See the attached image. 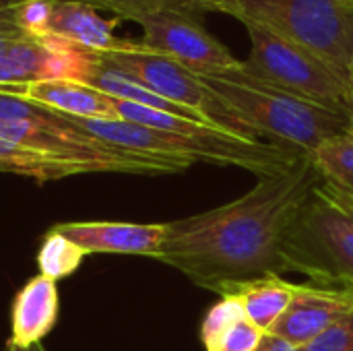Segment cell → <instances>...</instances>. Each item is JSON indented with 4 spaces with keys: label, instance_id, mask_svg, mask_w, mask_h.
Listing matches in <instances>:
<instances>
[{
    "label": "cell",
    "instance_id": "obj_1",
    "mask_svg": "<svg viewBox=\"0 0 353 351\" xmlns=\"http://www.w3.org/2000/svg\"><path fill=\"white\" fill-rule=\"evenodd\" d=\"M321 180L312 157L298 159L285 172L259 176L240 199L168 221L155 261L219 296L236 283L281 275L288 228Z\"/></svg>",
    "mask_w": 353,
    "mask_h": 351
},
{
    "label": "cell",
    "instance_id": "obj_2",
    "mask_svg": "<svg viewBox=\"0 0 353 351\" xmlns=\"http://www.w3.org/2000/svg\"><path fill=\"white\" fill-rule=\"evenodd\" d=\"M201 79L261 139L269 137L271 143L302 157H312L329 139L352 132L347 112L308 101L263 83L248 74L242 62L232 70L205 74Z\"/></svg>",
    "mask_w": 353,
    "mask_h": 351
},
{
    "label": "cell",
    "instance_id": "obj_3",
    "mask_svg": "<svg viewBox=\"0 0 353 351\" xmlns=\"http://www.w3.org/2000/svg\"><path fill=\"white\" fill-rule=\"evenodd\" d=\"M66 118L77 130L85 132L87 137L124 151L168 157V159H182L190 163L207 161L215 166L242 168L256 176H271V174L285 172L298 159H302V155L281 145L248 141L219 128H207L196 134H180V132H168V130H157L143 124L126 122L120 118L116 120H87V118H70V116Z\"/></svg>",
    "mask_w": 353,
    "mask_h": 351
},
{
    "label": "cell",
    "instance_id": "obj_4",
    "mask_svg": "<svg viewBox=\"0 0 353 351\" xmlns=\"http://www.w3.org/2000/svg\"><path fill=\"white\" fill-rule=\"evenodd\" d=\"M283 271L316 285L353 288V197L321 180L283 240Z\"/></svg>",
    "mask_w": 353,
    "mask_h": 351
},
{
    "label": "cell",
    "instance_id": "obj_5",
    "mask_svg": "<svg viewBox=\"0 0 353 351\" xmlns=\"http://www.w3.org/2000/svg\"><path fill=\"white\" fill-rule=\"evenodd\" d=\"M221 12L308 50L345 81L353 70L352 0H219Z\"/></svg>",
    "mask_w": 353,
    "mask_h": 351
},
{
    "label": "cell",
    "instance_id": "obj_6",
    "mask_svg": "<svg viewBox=\"0 0 353 351\" xmlns=\"http://www.w3.org/2000/svg\"><path fill=\"white\" fill-rule=\"evenodd\" d=\"M250 54L242 68L254 79L308 101L347 112L350 81L298 43L256 23H244Z\"/></svg>",
    "mask_w": 353,
    "mask_h": 351
},
{
    "label": "cell",
    "instance_id": "obj_7",
    "mask_svg": "<svg viewBox=\"0 0 353 351\" xmlns=\"http://www.w3.org/2000/svg\"><path fill=\"white\" fill-rule=\"evenodd\" d=\"M108 64L124 70L132 79H137L141 85L157 93L159 97L186 108L194 116H199L203 122L234 132L248 141H261V137L240 118L236 116L207 85L205 81L178 64L176 60L143 48L139 41L128 43L122 50L99 54Z\"/></svg>",
    "mask_w": 353,
    "mask_h": 351
},
{
    "label": "cell",
    "instance_id": "obj_8",
    "mask_svg": "<svg viewBox=\"0 0 353 351\" xmlns=\"http://www.w3.org/2000/svg\"><path fill=\"white\" fill-rule=\"evenodd\" d=\"M199 19L176 10L147 14L137 21L143 27V39L139 43L176 60L199 77L236 68L242 60L213 37Z\"/></svg>",
    "mask_w": 353,
    "mask_h": 351
},
{
    "label": "cell",
    "instance_id": "obj_9",
    "mask_svg": "<svg viewBox=\"0 0 353 351\" xmlns=\"http://www.w3.org/2000/svg\"><path fill=\"white\" fill-rule=\"evenodd\" d=\"M352 314L353 288L302 283L283 317L271 329V335L296 348H306Z\"/></svg>",
    "mask_w": 353,
    "mask_h": 351
},
{
    "label": "cell",
    "instance_id": "obj_10",
    "mask_svg": "<svg viewBox=\"0 0 353 351\" xmlns=\"http://www.w3.org/2000/svg\"><path fill=\"white\" fill-rule=\"evenodd\" d=\"M52 230L74 242L87 254H132L151 257L159 252L165 238V223H122V221H70Z\"/></svg>",
    "mask_w": 353,
    "mask_h": 351
},
{
    "label": "cell",
    "instance_id": "obj_11",
    "mask_svg": "<svg viewBox=\"0 0 353 351\" xmlns=\"http://www.w3.org/2000/svg\"><path fill=\"white\" fill-rule=\"evenodd\" d=\"M60 300L56 281L35 275L12 298L10 306V339L8 345L29 350L54 329L58 321Z\"/></svg>",
    "mask_w": 353,
    "mask_h": 351
},
{
    "label": "cell",
    "instance_id": "obj_12",
    "mask_svg": "<svg viewBox=\"0 0 353 351\" xmlns=\"http://www.w3.org/2000/svg\"><path fill=\"white\" fill-rule=\"evenodd\" d=\"M17 95L56 114L87 120H116V99L77 81H35L21 85Z\"/></svg>",
    "mask_w": 353,
    "mask_h": 351
},
{
    "label": "cell",
    "instance_id": "obj_13",
    "mask_svg": "<svg viewBox=\"0 0 353 351\" xmlns=\"http://www.w3.org/2000/svg\"><path fill=\"white\" fill-rule=\"evenodd\" d=\"M48 33L97 54L116 52L130 43L114 35V23L105 21L95 6L77 0H52Z\"/></svg>",
    "mask_w": 353,
    "mask_h": 351
},
{
    "label": "cell",
    "instance_id": "obj_14",
    "mask_svg": "<svg viewBox=\"0 0 353 351\" xmlns=\"http://www.w3.org/2000/svg\"><path fill=\"white\" fill-rule=\"evenodd\" d=\"M298 283H290L281 275H267L244 283H236L228 288L221 294V298H236L244 310V317L263 333H271V329L277 325V321L292 304Z\"/></svg>",
    "mask_w": 353,
    "mask_h": 351
},
{
    "label": "cell",
    "instance_id": "obj_15",
    "mask_svg": "<svg viewBox=\"0 0 353 351\" xmlns=\"http://www.w3.org/2000/svg\"><path fill=\"white\" fill-rule=\"evenodd\" d=\"M85 85H89V87L114 97V99H120V101H130V103L147 106V108H153V110H161V112H170V114H176V116H184V118L203 122L199 116H194L186 108H180V106L159 97L157 93H153L151 89L141 85L137 79H132L124 70L108 64L99 54H97V62H95L93 70L89 72Z\"/></svg>",
    "mask_w": 353,
    "mask_h": 351
},
{
    "label": "cell",
    "instance_id": "obj_16",
    "mask_svg": "<svg viewBox=\"0 0 353 351\" xmlns=\"http://www.w3.org/2000/svg\"><path fill=\"white\" fill-rule=\"evenodd\" d=\"M0 172L31 176L37 182H50V180L68 178L74 174H85L79 166L48 157L35 149L23 147L2 137H0Z\"/></svg>",
    "mask_w": 353,
    "mask_h": 351
},
{
    "label": "cell",
    "instance_id": "obj_17",
    "mask_svg": "<svg viewBox=\"0 0 353 351\" xmlns=\"http://www.w3.org/2000/svg\"><path fill=\"white\" fill-rule=\"evenodd\" d=\"M91 4L95 8H105L122 19L139 21L147 14L161 10H176L194 17H203L205 12H221L219 0H77Z\"/></svg>",
    "mask_w": 353,
    "mask_h": 351
},
{
    "label": "cell",
    "instance_id": "obj_18",
    "mask_svg": "<svg viewBox=\"0 0 353 351\" xmlns=\"http://www.w3.org/2000/svg\"><path fill=\"white\" fill-rule=\"evenodd\" d=\"M325 182L353 197V134H339L323 143L312 155Z\"/></svg>",
    "mask_w": 353,
    "mask_h": 351
},
{
    "label": "cell",
    "instance_id": "obj_19",
    "mask_svg": "<svg viewBox=\"0 0 353 351\" xmlns=\"http://www.w3.org/2000/svg\"><path fill=\"white\" fill-rule=\"evenodd\" d=\"M83 259L85 252L74 242H70L68 238H64L62 234L50 228L41 238V246L37 250L39 275L52 281L64 279L83 265Z\"/></svg>",
    "mask_w": 353,
    "mask_h": 351
},
{
    "label": "cell",
    "instance_id": "obj_20",
    "mask_svg": "<svg viewBox=\"0 0 353 351\" xmlns=\"http://www.w3.org/2000/svg\"><path fill=\"white\" fill-rule=\"evenodd\" d=\"M246 319L244 310L240 306V302L232 296H223L203 319L201 323V343L209 345L211 341H215L225 329H230L234 323Z\"/></svg>",
    "mask_w": 353,
    "mask_h": 351
},
{
    "label": "cell",
    "instance_id": "obj_21",
    "mask_svg": "<svg viewBox=\"0 0 353 351\" xmlns=\"http://www.w3.org/2000/svg\"><path fill=\"white\" fill-rule=\"evenodd\" d=\"M267 333H263L259 327H254L248 319H242L234 323L230 329H225L215 341L205 345L207 351H256L261 348Z\"/></svg>",
    "mask_w": 353,
    "mask_h": 351
},
{
    "label": "cell",
    "instance_id": "obj_22",
    "mask_svg": "<svg viewBox=\"0 0 353 351\" xmlns=\"http://www.w3.org/2000/svg\"><path fill=\"white\" fill-rule=\"evenodd\" d=\"M56 112L37 106L17 93L0 89V124L4 122H50Z\"/></svg>",
    "mask_w": 353,
    "mask_h": 351
},
{
    "label": "cell",
    "instance_id": "obj_23",
    "mask_svg": "<svg viewBox=\"0 0 353 351\" xmlns=\"http://www.w3.org/2000/svg\"><path fill=\"white\" fill-rule=\"evenodd\" d=\"M17 21L29 37H41L48 33L52 0H25L14 6Z\"/></svg>",
    "mask_w": 353,
    "mask_h": 351
},
{
    "label": "cell",
    "instance_id": "obj_24",
    "mask_svg": "<svg viewBox=\"0 0 353 351\" xmlns=\"http://www.w3.org/2000/svg\"><path fill=\"white\" fill-rule=\"evenodd\" d=\"M302 351H353V314L310 341Z\"/></svg>",
    "mask_w": 353,
    "mask_h": 351
},
{
    "label": "cell",
    "instance_id": "obj_25",
    "mask_svg": "<svg viewBox=\"0 0 353 351\" xmlns=\"http://www.w3.org/2000/svg\"><path fill=\"white\" fill-rule=\"evenodd\" d=\"M25 35H27V33L21 29V25H19V21H17L14 6L0 10V52H2L4 48H8L12 41L25 37Z\"/></svg>",
    "mask_w": 353,
    "mask_h": 351
},
{
    "label": "cell",
    "instance_id": "obj_26",
    "mask_svg": "<svg viewBox=\"0 0 353 351\" xmlns=\"http://www.w3.org/2000/svg\"><path fill=\"white\" fill-rule=\"evenodd\" d=\"M256 351H302V348H296V345H292V343H288V341L267 333L263 343H261V348Z\"/></svg>",
    "mask_w": 353,
    "mask_h": 351
},
{
    "label": "cell",
    "instance_id": "obj_27",
    "mask_svg": "<svg viewBox=\"0 0 353 351\" xmlns=\"http://www.w3.org/2000/svg\"><path fill=\"white\" fill-rule=\"evenodd\" d=\"M347 114L352 118V134H353V70L352 77H350V106H347Z\"/></svg>",
    "mask_w": 353,
    "mask_h": 351
},
{
    "label": "cell",
    "instance_id": "obj_28",
    "mask_svg": "<svg viewBox=\"0 0 353 351\" xmlns=\"http://www.w3.org/2000/svg\"><path fill=\"white\" fill-rule=\"evenodd\" d=\"M21 2H25V0H0V10L10 8V6H17V4H21Z\"/></svg>",
    "mask_w": 353,
    "mask_h": 351
},
{
    "label": "cell",
    "instance_id": "obj_29",
    "mask_svg": "<svg viewBox=\"0 0 353 351\" xmlns=\"http://www.w3.org/2000/svg\"><path fill=\"white\" fill-rule=\"evenodd\" d=\"M25 351H46V350L41 348V343H35V345H31L29 350H25Z\"/></svg>",
    "mask_w": 353,
    "mask_h": 351
},
{
    "label": "cell",
    "instance_id": "obj_30",
    "mask_svg": "<svg viewBox=\"0 0 353 351\" xmlns=\"http://www.w3.org/2000/svg\"><path fill=\"white\" fill-rule=\"evenodd\" d=\"M4 351H25V350H17V348H10V345H8Z\"/></svg>",
    "mask_w": 353,
    "mask_h": 351
},
{
    "label": "cell",
    "instance_id": "obj_31",
    "mask_svg": "<svg viewBox=\"0 0 353 351\" xmlns=\"http://www.w3.org/2000/svg\"><path fill=\"white\" fill-rule=\"evenodd\" d=\"M352 2H353V0H352Z\"/></svg>",
    "mask_w": 353,
    "mask_h": 351
}]
</instances>
